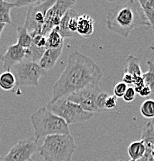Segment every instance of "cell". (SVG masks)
<instances>
[{
  "instance_id": "obj_1",
  "label": "cell",
  "mask_w": 154,
  "mask_h": 161,
  "mask_svg": "<svg viewBox=\"0 0 154 161\" xmlns=\"http://www.w3.org/2000/svg\"><path fill=\"white\" fill-rule=\"evenodd\" d=\"M102 76L103 70L91 58L80 52H73L53 85V96L50 102H55L89 85H98Z\"/></svg>"
},
{
  "instance_id": "obj_2",
  "label": "cell",
  "mask_w": 154,
  "mask_h": 161,
  "mask_svg": "<svg viewBox=\"0 0 154 161\" xmlns=\"http://www.w3.org/2000/svg\"><path fill=\"white\" fill-rule=\"evenodd\" d=\"M106 26L114 33L127 38L135 28L150 27L139 0H128L119 3L108 10Z\"/></svg>"
},
{
  "instance_id": "obj_3",
  "label": "cell",
  "mask_w": 154,
  "mask_h": 161,
  "mask_svg": "<svg viewBox=\"0 0 154 161\" xmlns=\"http://www.w3.org/2000/svg\"><path fill=\"white\" fill-rule=\"evenodd\" d=\"M76 149L73 136L61 134L47 136L38 152L45 161H71Z\"/></svg>"
},
{
  "instance_id": "obj_4",
  "label": "cell",
  "mask_w": 154,
  "mask_h": 161,
  "mask_svg": "<svg viewBox=\"0 0 154 161\" xmlns=\"http://www.w3.org/2000/svg\"><path fill=\"white\" fill-rule=\"evenodd\" d=\"M30 122L37 140L49 136L71 134L68 124L46 107H41L33 112L30 115Z\"/></svg>"
},
{
  "instance_id": "obj_5",
  "label": "cell",
  "mask_w": 154,
  "mask_h": 161,
  "mask_svg": "<svg viewBox=\"0 0 154 161\" xmlns=\"http://www.w3.org/2000/svg\"><path fill=\"white\" fill-rule=\"evenodd\" d=\"M46 108L53 114L63 119L67 123H81L91 119L94 114L85 112L78 104L68 100L66 97L55 102H49Z\"/></svg>"
},
{
  "instance_id": "obj_6",
  "label": "cell",
  "mask_w": 154,
  "mask_h": 161,
  "mask_svg": "<svg viewBox=\"0 0 154 161\" xmlns=\"http://www.w3.org/2000/svg\"><path fill=\"white\" fill-rule=\"evenodd\" d=\"M16 79V88L20 86H38L40 79L46 74L36 62L23 60L10 70Z\"/></svg>"
},
{
  "instance_id": "obj_7",
  "label": "cell",
  "mask_w": 154,
  "mask_h": 161,
  "mask_svg": "<svg viewBox=\"0 0 154 161\" xmlns=\"http://www.w3.org/2000/svg\"><path fill=\"white\" fill-rule=\"evenodd\" d=\"M55 3V0H38L36 3L28 6L23 26L27 30L32 38L36 35L41 34L47 13Z\"/></svg>"
},
{
  "instance_id": "obj_8",
  "label": "cell",
  "mask_w": 154,
  "mask_h": 161,
  "mask_svg": "<svg viewBox=\"0 0 154 161\" xmlns=\"http://www.w3.org/2000/svg\"><path fill=\"white\" fill-rule=\"evenodd\" d=\"M101 92L99 85H92L74 92L66 96V98L78 104L85 112L93 114L95 112H102L96 105V98Z\"/></svg>"
},
{
  "instance_id": "obj_9",
  "label": "cell",
  "mask_w": 154,
  "mask_h": 161,
  "mask_svg": "<svg viewBox=\"0 0 154 161\" xmlns=\"http://www.w3.org/2000/svg\"><path fill=\"white\" fill-rule=\"evenodd\" d=\"M76 3L75 0H58L48 9L45 17L44 24L42 28L41 34L47 36L56 26H59L62 18L67 12Z\"/></svg>"
},
{
  "instance_id": "obj_10",
  "label": "cell",
  "mask_w": 154,
  "mask_h": 161,
  "mask_svg": "<svg viewBox=\"0 0 154 161\" xmlns=\"http://www.w3.org/2000/svg\"><path fill=\"white\" fill-rule=\"evenodd\" d=\"M37 151L38 140L35 136H32L16 142L3 158V161H32V156Z\"/></svg>"
},
{
  "instance_id": "obj_11",
  "label": "cell",
  "mask_w": 154,
  "mask_h": 161,
  "mask_svg": "<svg viewBox=\"0 0 154 161\" xmlns=\"http://www.w3.org/2000/svg\"><path fill=\"white\" fill-rule=\"evenodd\" d=\"M25 55L26 49L17 43L9 46L6 53L0 54V60L3 61L5 71H10L13 66L25 59Z\"/></svg>"
},
{
  "instance_id": "obj_12",
  "label": "cell",
  "mask_w": 154,
  "mask_h": 161,
  "mask_svg": "<svg viewBox=\"0 0 154 161\" xmlns=\"http://www.w3.org/2000/svg\"><path fill=\"white\" fill-rule=\"evenodd\" d=\"M78 13L75 10L69 9L62 18L58 26L60 34L64 40L65 38H72L76 36L78 29Z\"/></svg>"
},
{
  "instance_id": "obj_13",
  "label": "cell",
  "mask_w": 154,
  "mask_h": 161,
  "mask_svg": "<svg viewBox=\"0 0 154 161\" xmlns=\"http://www.w3.org/2000/svg\"><path fill=\"white\" fill-rule=\"evenodd\" d=\"M63 47V45L56 49H46L40 61L38 62L41 68H43L46 72L51 70L61 57Z\"/></svg>"
},
{
  "instance_id": "obj_14",
  "label": "cell",
  "mask_w": 154,
  "mask_h": 161,
  "mask_svg": "<svg viewBox=\"0 0 154 161\" xmlns=\"http://www.w3.org/2000/svg\"><path fill=\"white\" fill-rule=\"evenodd\" d=\"M94 20L89 15L83 14L78 16L77 34L84 37H89L94 33Z\"/></svg>"
},
{
  "instance_id": "obj_15",
  "label": "cell",
  "mask_w": 154,
  "mask_h": 161,
  "mask_svg": "<svg viewBox=\"0 0 154 161\" xmlns=\"http://www.w3.org/2000/svg\"><path fill=\"white\" fill-rule=\"evenodd\" d=\"M142 140L146 147V153L143 158L148 160L152 148L154 146V126L151 122H147L142 132Z\"/></svg>"
},
{
  "instance_id": "obj_16",
  "label": "cell",
  "mask_w": 154,
  "mask_h": 161,
  "mask_svg": "<svg viewBox=\"0 0 154 161\" xmlns=\"http://www.w3.org/2000/svg\"><path fill=\"white\" fill-rule=\"evenodd\" d=\"M124 73H128L135 77H142L143 71L140 67V59L134 55H129L126 58V67Z\"/></svg>"
},
{
  "instance_id": "obj_17",
  "label": "cell",
  "mask_w": 154,
  "mask_h": 161,
  "mask_svg": "<svg viewBox=\"0 0 154 161\" xmlns=\"http://www.w3.org/2000/svg\"><path fill=\"white\" fill-rule=\"evenodd\" d=\"M128 154L131 160H139L143 158L146 153V147L143 140L134 141L128 147Z\"/></svg>"
},
{
  "instance_id": "obj_18",
  "label": "cell",
  "mask_w": 154,
  "mask_h": 161,
  "mask_svg": "<svg viewBox=\"0 0 154 161\" xmlns=\"http://www.w3.org/2000/svg\"><path fill=\"white\" fill-rule=\"evenodd\" d=\"M62 45H63V39L60 34L58 26H56L47 36L46 49H56Z\"/></svg>"
},
{
  "instance_id": "obj_19",
  "label": "cell",
  "mask_w": 154,
  "mask_h": 161,
  "mask_svg": "<svg viewBox=\"0 0 154 161\" xmlns=\"http://www.w3.org/2000/svg\"><path fill=\"white\" fill-rule=\"evenodd\" d=\"M16 87V79L11 71H4L0 75V88L4 91H11Z\"/></svg>"
},
{
  "instance_id": "obj_20",
  "label": "cell",
  "mask_w": 154,
  "mask_h": 161,
  "mask_svg": "<svg viewBox=\"0 0 154 161\" xmlns=\"http://www.w3.org/2000/svg\"><path fill=\"white\" fill-rule=\"evenodd\" d=\"M16 7L14 3L3 1L0 4V23L5 24H12L10 11Z\"/></svg>"
},
{
  "instance_id": "obj_21",
  "label": "cell",
  "mask_w": 154,
  "mask_h": 161,
  "mask_svg": "<svg viewBox=\"0 0 154 161\" xmlns=\"http://www.w3.org/2000/svg\"><path fill=\"white\" fill-rule=\"evenodd\" d=\"M33 38L23 26L17 27V44L24 49H27L31 46Z\"/></svg>"
},
{
  "instance_id": "obj_22",
  "label": "cell",
  "mask_w": 154,
  "mask_h": 161,
  "mask_svg": "<svg viewBox=\"0 0 154 161\" xmlns=\"http://www.w3.org/2000/svg\"><path fill=\"white\" fill-rule=\"evenodd\" d=\"M144 13L154 31V0H139Z\"/></svg>"
},
{
  "instance_id": "obj_23",
  "label": "cell",
  "mask_w": 154,
  "mask_h": 161,
  "mask_svg": "<svg viewBox=\"0 0 154 161\" xmlns=\"http://www.w3.org/2000/svg\"><path fill=\"white\" fill-rule=\"evenodd\" d=\"M45 50H46V48L37 47L32 43L31 46L27 49H26V55H25L24 60L38 63L43 56Z\"/></svg>"
},
{
  "instance_id": "obj_24",
  "label": "cell",
  "mask_w": 154,
  "mask_h": 161,
  "mask_svg": "<svg viewBox=\"0 0 154 161\" xmlns=\"http://www.w3.org/2000/svg\"><path fill=\"white\" fill-rule=\"evenodd\" d=\"M149 70L146 73H143L142 78L146 86L151 90L152 94H154V62L153 60H150L147 61Z\"/></svg>"
},
{
  "instance_id": "obj_25",
  "label": "cell",
  "mask_w": 154,
  "mask_h": 161,
  "mask_svg": "<svg viewBox=\"0 0 154 161\" xmlns=\"http://www.w3.org/2000/svg\"><path fill=\"white\" fill-rule=\"evenodd\" d=\"M140 113L146 119L154 118V100L151 98L145 100L140 106Z\"/></svg>"
},
{
  "instance_id": "obj_26",
  "label": "cell",
  "mask_w": 154,
  "mask_h": 161,
  "mask_svg": "<svg viewBox=\"0 0 154 161\" xmlns=\"http://www.w3.org/2000/svg\"><path fill=\"white\" fill-rule=\"evenodd\" d=\"M127 88H128V87H127V85H125V84L123 83V81L118 82V83H117L116 85H115V87H114V95H115L117 98H123L124 94L126 92Z\"/></svg>"
},
{
  "instance_id": "obj_27",
  "label": "cell",
  "mask_w": 154,
  "mask_h": 161,
  "mask_svg": "<svg viewBox=\"0 0 154 161\" xmlns=\"http://www.w3.org/2000/svg\"><path fill=\"white\" fill-rule=\"evenodd\" d=\"M108 97V94L107 92H101L99 93V95H98L96 98V105L98 106V108H99L102 112H107L105 110V102H106V99Z\"/></svg>"
},
{
  "instance_id": "obj_28",
  "label": "cell",
  "mask_w": 154,
  "mask_h": 161,
  "mask_svg": "<svg viewBox=\"0 0 154 161\" xmlns=\"http://www.w3.org/2000/svg\"><path fill=\"white\" fill-rule=\"evenodd\" d=\"M33 44H34L35 46L37 47L41 48H46V44H47V36H43L42 34H38L36 35L33 37Z\"/></svg>"
},
{
  "instance_id": "obj_29",
  "label": "cell",
  "mask_w": 154,
  "mask_h": 161,
  "mask_svg": "<svg viewBox=\"0 0 154 161\" xmlns=\"http://www.w3.org/2000/svg\"><path fill=\"white\" fill-rule=\"evenodd\" d=\"M135 91L133 87H128L126 89V92L123 95V100L126 102H131L135 99Z\"/></svg>"
},
{
  "instance_id": "obj_30",
  "label": "cell",
  "mask_w": 154,
  "mask_h": 161,
  "mask_svg": "<svg viewBox=\"0 0 154 161\" xmlns=\"http://www.w3.org/2000/svg\"><path fill=\"white\" fill-rule=\"evenodd\" d=\"M117 105V98L115 95H108V98L105 102V108L106 111L113 110Z\"/></svg>"
},
{
  "instance_id": "obj_31",
  "label": "cell",
  "mask_w": 154,
  "mask_h": 161,
  "mask_svg": "<svg viewBox=\"0 0 154 161\" xmlns=\"http://www.w3.org/2000/svg\"><path fill=\"white\" fill-rule=\"evenodd\" d=\"M38 2V0L31 1V0H17L14 2V4L16 7H22V6H29L30 5L35 4Z\"/></svg>"
},
{
  "instance_id": "obj_32",
  "label": "cell",
  "mask_w": 154,
  "mask_h": 161,
  "mask_svg": "<svg viewBox=\"0 0 154 161\" xmlns=\"http://www.w3.org/2000/svg\"><path fill=\"white\" fill-rule=\"evenodd\" d=\"M122 81L125 85H133V76L130 74L124 73Z\"/></svg>"
},
{
  "instance_id": "obj_33",
  "label": "cell",
  "mask_w": 154,
  "mask_h": 161,
  "mask_svg": "<svg viewBox=\"0 0 154 161\" xmlns=\"http://www.w3.org/2000/svg\"><path fill=\"white\" fill-rule=\"evenodd\" d=\"M152 92H151V90H150V88H149L148 86H146V85H145V86L143 87V89L139 92L138 95H140L141 97H148L150 96Z\"/></svg>"
},
{
  "instance_id": "obj_34",
  "label": "cell",
  "mask_w": 154,
  "mask_h": 161,
  "mask_svg": "<svg viewBox=\"0 0 154 161\" xmlns=\"http://www.w3.org/2000/svg\"><path fill=\"white\" fill-rule=\"evenodd\" d=\"M6 26V24H5V23H0V39H1L2 33H3V30L5 29Z\"/></svg>"
},
{
  "instance_id": "obj_35",
  "label": "cell",
  "mask_w": 154,
  "mask_h": 161,
  "mask_svg": "<svg viewBox=\"0 0 154 161\" xmlns=\"http://www.w3.org/2000/svg\"><path fill=\"white\" fill-rule=\"evenodd\" d=\"M150 156H151V157H153V158H154V146L153 147V148H152L151 152H150Z\"/></svg>"
},
{
  "instance_id": "obj_36",
  "label": "cell",
  "mask_w": 154,
  "mask_h": 161,
  "mask_svg": "<svg viewBox=\"0 0 154 161\" xmlns=\"http://www.w3.org/2000/svg\"><path fill=\"white\" fill-rule=\"evenodd\" d=\"M148 161H154V158H153L151 156H150V157H149V158H148Z\"/></svg>"
},
{
  "instance_id": "obj_37",
  "label": "cell",
  "mask_w": 154,
  "mask_h": 161,
  "mask_svg": "<svg viewBox=\"0 0 154 161\" xmlns=\"http://www.w3.org/2000/svg\"><path fill=\"white\" fill-rule=\"evenodd\" d=\"M150 122H152V123H153V125H154V118L153 119H152L151 121H150Z\"/></svg>"
},
{
  "instance_id": "obj_38",
  "label": "cell",
  "mask_w": 154,
  "mask_h": 161,
  "mask_svg": "<svg viewBox=\"0 0 154 161\" xmlns=\"http://www.w3.org/2000/svg\"><path fill=\"white\" fill-rule=\"evenodd\" d=\"M2 160H3V157H2V156L0 155V161H2Z\"/></svg>"
},
{
  "instance_id": "obj_39",
  "label": "cell",
  "mask_w": 154,
  "mask_h": 161,
  "mask_svg": "<svg viewBox=\"0 0 154 161\" xmlns=\"http://www.w3.org/2000/svg\"><path fill=\"white\" fill-rule=\"evenodd\" d=\"M118 161H123V160H118ZM129 161H135V160H129Z\"/></svg>"
},
{
  "instance_id": "obj_40",
  "label": "cell",
  "mask_w": 154,
  "mask_h": 161,
  "mask_svg": "<svg viewBox=\"0 0 154 161\" xmlns=\"http://www.w3.org/2000/svg\"><path fill=\"white\" fill-rule=\"evenodd\" d=\"M36 161H45V160H36Z\"/></svg>"
},
{
  "instance_id": "obj_41",
  "label": "cell",
  "mask_w": 154,
  "mask_h": 161,
  "mask_svg": "<svg viewBox=\"0 0 154 161\" xmlns=\"http://www.w3.org/2000/svg\"><path fill=\"white\" fill-rule=\"evenodd\" d=\"M153 126H154V125H153Z\"/></svg>"
}]
</instances>
